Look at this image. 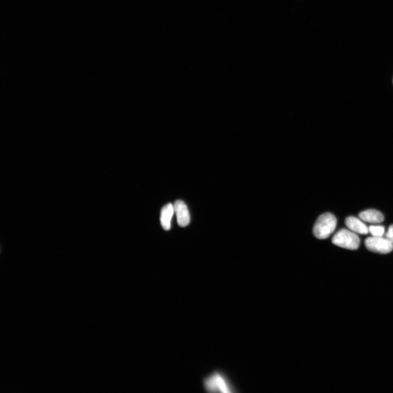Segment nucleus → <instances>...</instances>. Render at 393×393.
Wrapping results in <instances>:
<instances>
[{"label":"nucleus","instance_id":"8","mask_svg":"<svg viewBox=\"0 0 393 393\" xmlns=\"http://www.w3.org/2000/svg\"><path fill=\"white\" fill-rule=\"evenodd\" d=\"M174 212V206L171 203L165 206L161 212V223L164 230L168 231L170 229L171 220Z\"/></svg>","mask_w":393,"mask_h":393},{"label":"nucleus","instance_id":"2","mask_svg":"<svg viewBox=\"0 0 393 393\" xmlns=\"http://www.w3.org/2000/svg\"><path fill=\"white\" fill-rule=\"evenodd\" d=\"M337 225V219L329 213L321 215L316 221L313 228V233L318 239H325L334 232Z\"/></svg>","mask_w":393,"mask_h":393},{"label":"nucleus","instance_id":"6","mask_svg":"<svg viewBox=\"0 0 393 393\" xmlns=\"http://www.w3.org/2000/svg\"><path fill=\"white\" fill-rule=\"evenodd\" d=\"M345 225L349 229L358 234L366 235L369 232V228L360 219L350 216L345 220Z\"/></svg>","mask_w":393,"mask_h":393},{"label":"nucleus","instance_id":"4","mask_svg":"<svg viewBox=\"0 0 393 393\" xmlns=\"http://www.w3.org/2000/svg\"><path fill=\"white\" fill-rule=\"evenodd\" d=\"M365 246L370 252L380 254H389L393 250V245L382 237H368L366 239Z\"/></svg>","mask_w":393,"mask_h":393},{"label":"nucleus","instance_id":"5","mask_svg":"<svg viewBox=\"0 0 393 393\" xmlns=\"http://www.w3.org/2000/svg\"><path fill=\"white\" fill-rule=\"evenodd\" d=\"M178 225L184 227L190 223V215L186 204L181 200L176 201L174 206Z\"/></svg>","mask_w":393,"mask_h":393},{"label":"nucleus","instance_id":"9","mask_svg":"<svg viewBox=\"0 0 393 393\" xmlns=\"http://www.w3.org/2000/svg\"><path fill=\"white\" fill-rule=\"evenodd\" d=\"M369 231L373 237H383L385 233V227L382 226H370Z\"/></svg>","mask_w":393,"mask_h":393},{"label":"nucleus","instance_id":"1","mask_svg":"<svg viewBox=\"0 0 393 393\" xmlns=\"http://www.w3.org/2000/svg\"><path fill=\"white\" fill-rule=\"evenodd\" d=\"M203 383L204 389L209 392H235L231 381L223 372L215 371L211 373L204 378Z\"/></svg>","mask_w":393,"mask_h":393},{"label":"nucleus","instance_id":"10","mask_svg":"<svg viewBox=\"0 0 393 393\" xmlns=\"http://www.w3.org/2000/svg\"><path fill=\"white\" fill-rule=\"evenodd\" d=\"M386 238L393 245V225L389 227L386 234Z\"/></svg>","mask_w":393,"mask_h":393},{"label":"nucleus","instance_id":"7","mask_svg":"<svg viewBox=\"0 0 393 393\" xmlns=\"http://www.w3.org/2000/svg\"><path fill=\"white\" fill-rule=\"evenodd\" d=\"M359 218L370 224H380L383 223L385 219L383 214L374 209L364 211L359 214Z\"/></svg>","mask_w":393,"mask_h":393},{"label":"nucleus","instance_id":"3","mask_svg":"<svg viewBox=\"0 0 393 393\" xmlns=\"http://www.w3.org/2000/svg\"><path fill=\"white\" fill-rule=\"evenodd\" d=\"M332 242L336 246L351 250H357L361 244L360 238L354 232L346 229L340 230L336 233Z\"/></svg>","mask_w":393,"mask_h":393}]
</instances>
